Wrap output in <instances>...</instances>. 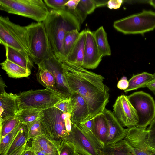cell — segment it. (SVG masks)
I'll return each mask as SVG.
<instances>
[{
  "label": "cell",
  "instance_id": "obj_18",
  "mask_svg": "<svg viewBox=\"0 0 155 155\" xmlns=\"http://www.w3.org/2000/svg\"><path fill=\"white\" fill-rule=\"evenodd\" d=\"M0 20H2L6 25L10 32L24 48L31 59V56L25 35V26H22L13 23L10 20L8 17L1 16Z\"/></svg>",
  "mask_w": 155,
  "mask_h": 155
},
{
  "label": "cell",
  "instance_id": "obj_45",
  "mask_svg": "<svg viewBox=\"0 0 155 155\" xmlns=\"http://www.w3.org/2000/svg\"><path fill=\"white\" fill-rule=\"evenodd\" d=\"M94 118L90 119L84 124H84L92 132L94 126Z\"/></svg>",
  "mask_w": 155,
  "mask_h": 155
},
{
  "label": "cell",
  "instance_id": "obj_1",
  "mask_svg": "<svg viewBox=\"0 0 155 155\" xmlns=\"http://www.w3.org/2000/svg\"><path fill=\"white\" fill-rule=\"evenodd\" d=\"M62 62L71 92L78 93L84 99L89 108L90 120L102 113L109 97V89L104 83V77L65 60Z\"/></svg>",
  "mask_w": 155,
  "mask_h": 155
},
{
  "label": "cell",
  "instance_id": "obj_2",
  "mask_svg": "<svg viewBox=\"0 0 155 155\" xmlns=\"http://www.w3.org/2000/svg\"><path fill=\"white\" fill-rule=\"evenodd\" d=\"M43 23L52 51L62 62L64 60L63 43L66 33L73 30L79 31L81 23L74 11L67 9L51 10Z\"/></svg>",
  "mask_w": 155,
  "mask_h": 155
},
{
  "label": "cell",
  "instance_id": "obj_14",
  "mask_svg": "<svg viewBox=\"0 0 155 155\" xmlns=\"http://www.w3.org/2000/svg\"><path fill=\"white\" fill-rule=\"evenodd\" d=\"M109 129L108 136L105 144H114L124 139L128 129L124 128L111 110L105 108L103 112Z\"/></svg>",
  "mask_w": 155,
  "mask_h": 155
},
{
  "label": "cell",
  "instance_id": "obj_23",
  "mask_svg": "<svg viewBox=\"0 0 155 155\" xmlns=\"http://www.w3.org/2000/svg\"><path fill=\"white\" fill-rule=\"evenodd\" d=\"M93 133L104 144H105L109 133L108 124L103 113L94 118Z\"/></svg>",
  "mask_w": 155,
  "mask_h": 155
},
{
  "label": "cell",
  "instance_id": "obj_29",
  "mask_svg": "<svg viewBox=\"0 0 155 155\" xmlns=\"http://www.w3.org/2000/svg\"><path fill=\"white\" fill-rule=\"evenodd\" d=\"M96 8L94 0H80L74 11L81 24L87 15L93 12Z\"/></svg>",
  "mask_w": 155,
  "mask_h": 155
},
{
  "label": "cell",
  "instance_id": "obj_6",
  "mask_svg": "<svg viewBox=\"0 0 155 155\" xmlns=\"http://www.w3.org/2000/svg\"><path fill=\"white\" fill-rule=\"evenodd\" d=\"M0 9L43 22L49 12L42 0H0Z\"/></svg>",
  "mask_w": 155,
  "mask_h": 155
},
{
  "label": "cell",
  "instance_id": "obj_13",
  "mask_svg": "<svg viewBox=\"0 0 155 155\" xmlns=\"http://www.w3.org/2000/svg\"><path fill=\"white\" fill-rule=\"evenodd\" d=\"M86 34L84 54L82 67L86 69H94L98 66L103 57L96 44L93 32L86 29Z\"/></svg>",
  "mask_w": 155,
  "mask_h": 155
},
{
  "label": "cell",
  "instance_id": "obj_37",
  "mask_svg": "<svg viewBox=\"0 0 155 155\" xmlns=\"http://www.w3.org/2000/svg\"><path fill=\"white\" fill-rule=\"evenodd\" d=\"M68 0H45L47 6L54 10H60L67 9L65 5Z\"/></svg>",
  "mask_w": 155,
  "mask_h": 155
},
{
  "label": "cell",
  "instance_id": "obj_5",
  "mask_svg": "<svg viewBox=\"0 0 155 155\" xmlns=\"http://www.w3.org/2000/svg\"><path fill=\"white\" fill-rule=\"evenodd\" d=\"M31 60L38 65L53 53L43 22L25 26Z\"/></svg>",
  "mask_w": 155,
  "mask_h": 155
},
{
  "label": "cell",
  "instance_id": "obj_12",
  "mask_svg": "<svg viewBox=\"0 0 155 155\" xmlns=\"http://www.w3.org/2000/svg\"><path fill=\"white\" fill-rule=\"evenodd\" d=\"M45 67L53 74L56 82V91L70 97L71 91L64 72L62 62L52 53L42 62Z\"/></svg>",
  "mask_w": 155,
  "mask_h": 155
},
{
  "label": "cell",
  "instance_id": "obj_48",
  "mask_svg": "<svg viewBox=\"0 0 155 155\" xmlns=\"http://www.w3.org/2000/svg\"><path fill=\"white\" fill-rule=\"evenodd\" d=\"M34 152L35 155H47V154L42 150L36 148H32Z\"/></svg>",
  "mask_w": 155,
  "mask_h": 155
},
{
  "label": "cell",
  "instance_id": "obj_3",
  "mask_svg": "<svg viewBox=\"0 0 155 155\" xmlns=\"http://www.w3.org/2000/svg\"><path fill=\"white\" fill-rule=\"evenodd\" d=\"M69 98L48 88L24 91L18 95V111L32 109L41 111L53 107L58 102Z\"/></svg>",
  "mask_w": 155,
  "mask_h": 155
},
{
  "label": "cell",
  "instance_id": "obj_24",
  "mask_svg": "<svg viewBox=\"0 0 155 155\" xmlns=\"http://www.w3.org/2000/svg\"><path fill=\"white\" fill-rule=\"evenodd\" d=\"M0 65L2 68L11 78H19L27 77L31 73V70L22 67L6 58L1 63Z\"/></svg>",
  "mask_w": 155,
  "mask_h": 155
},
{
  "label": "cell",
  "instance_id": "obj_16",
  "mask_svg": "<svg viewBox=\"0 0 155 155\" xmlns=\"http://www.w3.org/2000/svg\"><path fill=\"white\" fill-rule=\"evenodd\" d=\"M18 95L5 91L0 93V122L17 114L18 111Z\"/></svg>",
  "mask_w": 155,
  "mask_h": 155
},
{
  "label": "cell",
  "instance_id": "obj_30",
  "mask_svg": "<svg viewBox=\"0 0 155 155\" xmlns=\"http://www.w3.org/2000/svg\"><path fill=\"white\" fill-rule=\"evenodd\" d=\"M79 31L78 30L75 29L68 31L66 33L63 43L64 60L77 40L79 35Z\"/></svg>",
  "mask_w": 155,
  "mask_h": 155
},
{
  "label": "cell",
  "instance_id": "obj_36",
  "mask_svg": "<svg viewBox=\"0 0 155 155\" xmlns=\"http://www.w3.org/2000/svg\"><path fill=\"white\" fill-rule=\"evenodd\" d=\"M54 107L63 112L69 113L71 115L72 104L70 97L68 99L62 100L58 102L55 104Z\"/></svg>",
  "mask_w": 155,
  "mask_h": 155
},
{
  "label": "cell",
  "instance_id": "obj_7",
  "mask_svg": "<svg viewBox=\"0 0 155 155\" xmlns=\"http://www.w3.org/2000/svg\"><path fill=\"white\" fill-rule=\"evenodd\" d=\"M71 115L53 107L43 110L40 113V119L45 135L58 147L69 133L65 127V120Z\"/></svg>",
  "mask_w": 155,
  "mask_h": 155
},
{
  "label": "cell",
  "instance_id": "obj_27",
  "mask_svg": "<svg viewBox=\"0 0 155 155\" xmlns=\"http://www.w3.org/2000/svg\"><path fill=\"white\" fill-rule=\"evenodd\" d=\"M93 33L96 44L102 57L110 55V48L108 42L107 33L103 27H100Z\"/></svg>",
  "mask_w": 155,
  "mask_h": 155
},
{
  "label": "cell",
  "instance_id": "obj_51",
  "mask_svg": "<svg viewBox=\"0 0 155 155\" xmlns=\"http://www.w3.org/2000/svg\"><path fill=\"white\" fill-rule=\"evenodd\" d=\"M75 155H82L81 154H79V153H77L76 152Z\"/></svg>",
  "mask_w": 155,
  "mask_h": 155
},
{
  "label": "cell",
  "instance_id": "obj_9",
  "mask_svg": "<svg viewBox=\"0 0 155 155\" xmlns=\"http://www.w3.org/2000/svg\"><path fill=\"white\" fill-rule=\"evenodd\" d=\"M127 97L137 112L139 121L137 125H150L155 120V101L153 97L142 91L134 92Z\"/></svg>",
  "mask_w": 155,
  "mask_h": 155
},
{
  "label": "cell",
  "instance_id": "obj_39",
  "mask_svg": "<svg viewBox=\"0 0 155 155\" xmlns=\"http://www.w3.org/2000/svg\"><path fill=\"white\" fill-rule=\"evenodd\" d=\"M124 1L122 0H110L107 3V6L110 9H117L121 6Z\"/></svg>",
  "mask_w": 155,
  "mask_h": 155
},
{
  "label": "cell",
  "instance_id": "obj_19",
  "mask_svg": "<svg viewBox=\"0 0 155 155\" xmlns=\"http://www.w3.org/2000/svg\"><path fill=\"white\" fill-rule=\"evenodd\" d=\"M31 147L42 150L47 155H59L58 146L45 134L32 139Z\"/></svg>",
  "mask_w": 155,
  "mask_h": 155
},
{
  "label": "cell",
  "instance_id": "obj_40",
  "mask_svg": "<svg viewBox=\"0 0 155 155\" xmlns=\"http://www.w3.org/2000/svg\"><path fill=\"white\" fill-rule=\"evenodd\" d=\"M129 82L125 77H123L118 82L117 87L121 90H125L128 87Z\"/></svg>",
  "mask_w": 155,
  "mask_h": 155
},
{
  "label": "cell",
  "instance_id": "obj_43",
  "mask_svg": "<svg viewBox=\"0 0 155 155\" xmlns=\"http://www.w3.org/2000/svg\"><path fill=\"white\" fill-rule=\"evenodd\" d=\"M153 74V78L148 84L147 87L155 95V72Z\"/></svg>",
  "mask_w": 155,
  "mask_h": 155
},
{
  "label": "cell",
  "instance_id": "obj_42",
  "mask_svg": "<svg viewBox=\"0 0 155 155\" xmlns=\"http://www.w3.org/2000/svg\"><path fill=\"white\" fill-rule=\"evenodd\" d=\"M28 141H27L24 145L15 151L11 155H22L28 146Z\"/></svg>",
  "mask_w": 155,
  "mask_h": 155
},
{
  "label": "cell",
  "instance_id": "obj_25",
  "mask_svg": "<svg viewBox=\"0 0 155 155\" xmlns=\"http://www.w3.org/2000/svg\"><path fill=\"white\" fill-rule=\"evenodd\" d=\"M38 66V70L36 76L38 82L46 88L56 91V82L53 74L42 62Z\"/></svg>",
  "mask_w": 155,
  "mask_h": 155
},
{
  "label": "cell",
  "instance_id": "obj_22",
  "mask_svg": "<svg viewBox=\"0 0 155 155\" xmlns=\"http://www.w3.org/2000/svg\"><path fill=\"white\" fill-rule=\"evenodd\" d=\"M4 47L6 59L27 69L30 70L33 66V61L29 57L9 46L6 45Z\"/></svg>",
  "mask_w": 155,
  "mask_h": 155
},
{
  "label": "cell",
  "instance_id": "obj_35",
  "mask_svg": "<svg viewBox=\"0 0 155 155\" xmlns=\"http://www.w3.org/2000/svg\"><path fill=\"white\" fill-rule=\"evenodd\" d=\"M59 155H75L76 151L68 142L63 140L59 146Z\"/></svg>",
  "mask_w": 155,
  "mask_h": 155
},
{
  "label": "cell",
  "instance_id": "obj_15",
  "mask_svg": "<svg viewBox=\"0 0 155 155\" xmlns=\"http://www.w3.org/2000/svg\"><path fill=\"white\" fill-rule=\"evenodd\" d=\"M72 104L71 120L72 123L84 124L90 120L88 106L83 98L75 92L70 96Z\"/></svg>",
  "mask_w": 155,
  "mask_h": 155
},
{
  "label": "cell",
  "instance_id": "obj_34",
  "mask_svg": "<svg viewBox=\"0 0 155 155\" xmlns=\"http://www.w3.org/2000/svg\"><path fill=\"white\" fill-rule=\"evenodd\" d=\"M41 111L32 109H25L18 111V114L21 122L27 124L40 117Z\"/></svg>",
  "mask_w": 155,
  "mask_h": 155
},
{
  "label": "cell",
  "instance_id": "obj_31",
  "mask_svg": "<svg viewBox=\"0 0 155 155\" xmlns=\"http://www.w3.org/2000/svg\"><path fill=\"white\" fill-rule=\"evenodd\" d=\"M21 122L18 114L13 117L0 122V138H3L6 135L12 131Z\"/></svg>",
  "mask_w": 155,
  "mask_h": 155
},
{
  "label": "cell",
  "instance_id": "obj_38",
  "mask_svg": "<svg viewBox=\"0 0 155 155\" xmlns=\"http://www.w3.org/2000/svg\"><path fill=\"white\" fill-rule=\"evenodd\" d=\"M147 143L151 148L155 149V120L148 127Z\"/></svg>",
  "mask_w": 155,
  "mask_h": 155
},
{
  "label": "cell",
  "instance_id": "obj_32",
  "mask_svg": "<svg viewBox=\"0 0 155 155\" xmlns=\"http://www.w3.org/2000/svg\"><path fill=\"white\" fill-rule=\"evenodd\" d=\"M23 123L21 122L12 131L3 138H0V154H2L9 147L21 130Z\"/></svg>",
  "mask_w": 155,
  "mask_h": 155
},
{
  "label": "cell",
  "instance_id": "obj_44",
  "mask_svg": "<svg viewBox=\"0 0 155 155\" xmlns=\"http://www.w3.org/2000/svg\"><path fill=\"white\" fill-rule=\"evenodd\" d=\"M65 124L66 130L69 133L72 128V123L70 117L67 118L65 119Z\"/></svg>",
  "mask_w": 155,
  "mask_h": 155
},
{
  "label": "cell",
  "instance_id": "obj_52",
  "mask_svg": "<svg viewBox=\"0 0 155 155\" xmlns=\"http://www.w3.org/2000/svg\"><path fill=\"white\" fill-rule=\"evenodd\" d=\"M151 155H155V153H152L151 154Z\"/></svg>",
  "mask_w": 155,
  "mask_h": 155
},
{
  "label": "cell",
  "instance_id": "obj_17",
  "mask_svg": "<svg viewBox=\"0 0 155 155\" xmlns=\"http://www.w3.org/2000/svg\"><path fill=\"white\" fill-rule=\"evenodd\" d=\"M86 29L80 32L76 42L66 57L65 61L82 66L84 54Z\"/></svg>",
  "mask_w": 155,
  "mask_h": 155
},
{
  "label": "cell",
  "instance_id": "obj_8",
  "mask_svg": "<svg viewBox=\"0 0 155 155\" xmlns=\"http://www.w3.org/2000/svg\"><path fill=\"white\" fill-rule=\"evenodd\" d=\"M113 26L117 30L125 34H143L155 28V12L144 10L116 21Z\"/></svg>",
  "mask_w": 155,
  "mask_h": 155
},
{
  "label": "cell",
  "instance_id": "obj_21",
  "mask_svg": "<svg viewBox=\"0 0 155 155\" xmlns=\"http://www.w3.org/2000/svg\"><path fill=\"white\" fill-rule=\"evenodd\" d=\"M100 155H135L124 139L111 144H105Z\"/></svg>",
  "mask_w": 155,
  "mask_h": 155
},
{
  "label": "cell",
  "instance_id": "obj_11",
  "mask_svg": "<svg viewBox=\"0 0 155 155\" xmlns=\"http://www.w3.org/2000/svg\"><path fill=\"white\" fill-rule=\"evenodd\" d=\"M113 107V114L123 127L129 128L137 125L139 120L137 112L127 96H118Z\"/></svg>",
  "mask_w": 155,
  "mask_h": 155
},
{
  "label": "cell",
  "instance_id": "obj_28",
  "mask_svg": "<svg viewBox=\"0 0 155 155\" xmlns=\"http://www.w3.org/2000/svg\"><path fill=\"white\" fill-rule=\"evenodd\" d=\"M28 139V129L27 125L23 123L20 131L5 152L1 155H11L24 145Z\"/></svg>",
  "mask_w": 155,
  "mask_h": 155
},
{
  "label": "cell",
  "instance_id": "obj_4",
  "mask_svg": "<svg viewBox=\"0 0 155 155\" xmlns=\"http://www.w3.org/2000/svg\"><path fill=\"white\" fill-rule=\"evenodd\" d=\"M82 155H100L104 146L84 124L72 123L71 132L64 140Z\"/></svg>",
  "mask_w": 155,
  "mask_h": 155
},
{
  "label": "cell",
  "instance_id": "obj_33",
  "mask_svg": "<svg viewBox=\"0 0 155 155\" xmlns=\"http://www.w3.org/2000/svg\"><path fill=\"white\" fill-rule=\"evenodd\" d=\"M26 125L28 129V141L38 136L45 134V131L40 117L35 121Z\"/></svg>",
  "mask_w": 155,
  "mask_h": 155
},
{
  "label": "cell",
  "instance_id": "obj_26",
  "mask_svg": "<svg viewBox=\"0 0 155 155\" xmlns=\"http://www.w3.org/2000/svg\"><path fill=\"white\" fill-rule=\"evenodd\" d=\"M153 77V74L145 72L137 74H133L128 81V87L124 90V92L126 93L132 90L147 87Z\"/></svg>",
  "mask_w": 155,
  "mask_h": 155
},
{
  "label": "cell",
  "instance_id": "obj_10",
  "mask_svg": "<svg viewBox=\"0 0 155 155\" xmlns=\"http://www.w3.org/2000/svg\"><path fill=\"white\" fill-rule=\"evenodd\" d=\"M149 126L137 125L128 128L124 139L135 155H151L155 153V149L150 147L147 143Z\"/></svg>",
  "mask_w": 155,
  "mask_h": 155
},
{
  "label": "cell",
  "instance_id": "obj_50",
  "mask_svg": "<svg viewBox=\"0 0 155 155\" xmlns=\"http://www.w3.org/2000/svg\"><path fill=\"white\" fill-rule=\"evenodd\" d=\"M148 3L155 8V0H149Z\"/></svg>",
  "mask_w": 155,
  "mask_h": 155
},
{
  "label": "cell",
  "instance_id": "obj_47",
  "mask_svg": "<svg viewBox=\"0 0 155 155\" xmlns=\"http://www.w3.org/2000/svg\"><path fill=\"white\" fill-rule=\"evenodd\" d=\"M22 155H35V154L31 146L28 145Z\"/></svg>",
  "mask_w": 155,
  "mask_h": 155
},
{
  "label": "cell",
  "instance_id": "obj_20",
  "mask_svg": "<svg viewBox=\"0 0 155 155\" xmlns=\"http://www.w3.org/2000/svg\"><path fill=\"white\" fill-rule=\"evenodd\" d=\"M0 42L4 46L7 45L9 46L25 56L29 57L24 48L10 32L6 25L1 20Z\"/></svg>",
  "mask_w": 155,
  "mask_h": 155
},
{
  "label": "cell",
  "instance_id": "obj_41",
  "mask_svg": "<svg viewBox=\"0 0 155 155\" xmlns=\"http://www.w3.org/2000/svg\"><path fill=\"white\" fill-rule=\"evenodd\" d=\"M80 0H68L65 5L68 10L74 11L76 9Z\"/></svg>",
  "mask_w": 155,
  "mask_h": 155
},
{
  "label": "cell",
  "instance_id": "obj_46",
  "mask_svg": "<svg viewBox=\"0 0 155 155\" xmlns=\"http://www.w3.org/2000/svg\"><path fill=\"white\" fill-rule=\"evenodd\" d=\"M96 7H101L106 5L108 1L107 0H94Z\"/></svg>",
  "mask_w": 155,
  "mask_h": 155
},
{
  "label": "cell",
  "instance_id": "obj_49",
  "mask_svg": "<svg viewBox=\"0 0 155 155\" xmlns=\"http://www.w3.org/2000/svg\"><path fill=\"white\" fill-rule=\"evenodd\" d=\"M0 83V93H1L4 92L5 91V83L2 79L1 77Z\"/></svg>",
  "mask_w": 155,
  "mask_h": 155
}]
</instances>
